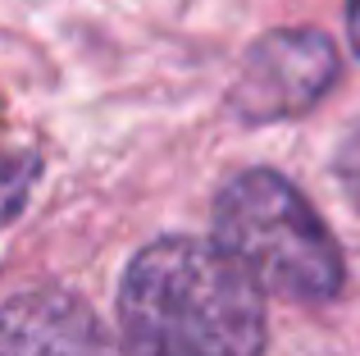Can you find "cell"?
Here are the masks:
<instances>
[{"instance_id": "cell-6", "label": "cell", "mask_w": 360, "mask_h": 356, "mask_svg": "<svg viewBox=\"0 0 360 356\" xmlns=\"http://www.w3.org/2000/svg\"><path fill=\"white\" fill-rule=\"evenodd\" d=\"M338 178H342L347 196L360 205V128L342 142V151H338Z\"/></svg>"}, {"instance_id": "cell-5", "label": "cell", "mask_w": 360, "mask_h": 356, "mask_svg": "<svg viewBox=\"0 0 360 356\" xmlns=\"http://www.w3.org/2000/svg\"><path fill=\"white\" fill-rule=\"evenodd\" d=\"M37 178V155L14 151L0 142V229L18 215V205L27 201V187Z\"/></svg>"}, {"instance_id": "cell-4", "label": "cell", "mask_w": 360, "mask_h": 356, "mask_svg": "<svg viewBox=\"0 0 360 356\" xmlns=\"http://www.w3.org/2000/svg\"><path fill=\"white\" fill-rule=\"evenodd\" d=\"M0 356H119V348L91 306L60 288H37L0 306Z\"/></svg>"}, {"instance_id": "cell-3", "label": "cell", "mask_w": 360, "mask_h": 356, "mask_svg": "<svg viewBox=\"0 0 360 356\" xmlns=\"http://www.w3.org/2000/svg\"><path fill=\"white\" fill-rule=\"evenodd\" d=\"M338 78V51L324 32L288 27L255 42L242 78L233 87V110L251 124L306 115Z\"/></svg>"}, {"instance_id": "cell-1", "label": "cell", "mask_w": 360, "mask_h": 356, "mask_svg": "<svg viewBox=\"0 0 360 356\" xmlns=\"http://www.w3.org/2000/svg\"><path fill=\"white\" fill-rule=\"evenodd\" d=\"M119 320L132 356H260V288L196 238H160L128 265Z\"/></svg>"}, {"instance_id": "cell-2", "label": "cell", "mask_w": 360, "mask_h": 356, "mask_svg": "<svg viewBox=\"0 0 360 356\" xmlns=\"http://www.w3.org/2000/svg\"><path fill=\"white\" fill-rule=\"evenodd\" d=\"M214 247L292 302H328L342 288V251L310 201L269 170L238 174L214 201Z\"/></svg>"}, {"instance_id": "cell-7", "label": "cell", "mask_w": 360, "mask_h": 356, "mask_svg": "<svg viewBox=\"0 0 360 356\" xmlns=\"http://www.w3.org/2000/svg\"><path fill=\"white\" fill-rule=\"evenodd\" d=\"M347 32H352V46L360 55V0H347Z\"/></svg>"}]
</instances>
